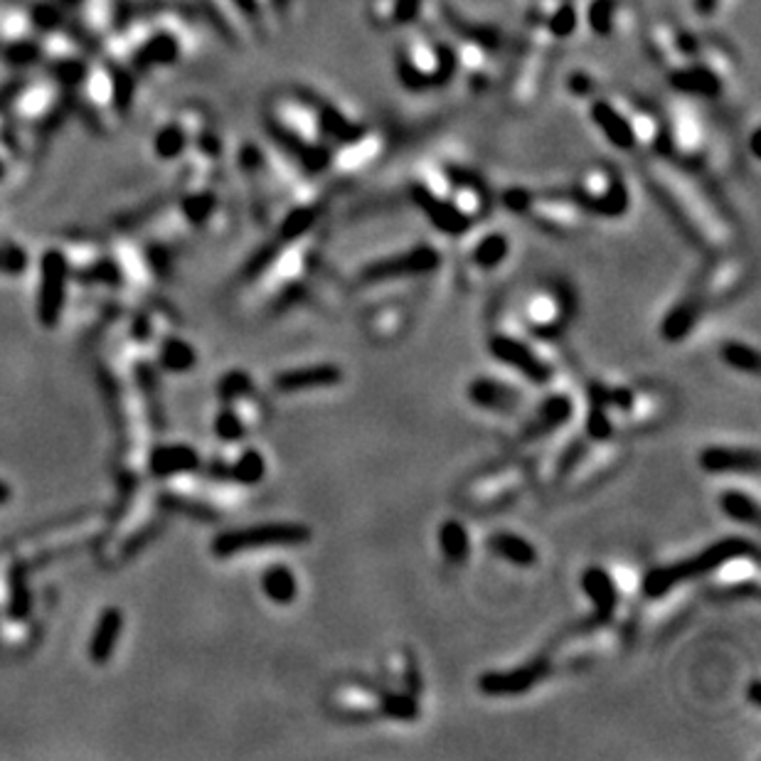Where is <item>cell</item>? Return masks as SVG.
<instances>
[{
  "label": "cell",
  "instance_id": "obj_1",
  "mask_svg": "<svg viewBox=\"0 0 761 761\" xmlns=\"http://www.w3.org/2000/svg\"><path fill=\"white\" fill-rule=\"evenodd\" d=\"M197 49L193 18L180 8H148L126 18L114 35H109L99 53L124 65L136 79L173 69Z\"/></svg>",
  "mask_w": 761,
  "mask_h": 761
},
{
  "label": "cell",
  "instance_id": "obj_2",
  "mask_svg": "<svg viewBox=\"0 0 761 761\" xmlns=\"http://www.w3.org/2000/svg\"><path fill=\"white\" fill-rule=\"evenodd\" d=\"M262 122L269 144L284 151L304 173L320 178L328 173L330 144L316 89L282 87L266 96Z\"/></svg>",
  "mask_w": 761,
  "mask_h": 761
},
{
  "label": "cell",
  "instance_id": "obj_3",
  "mask_svg": "<svg viewBox=\"0 0 761 761\" xmlns=\"http://www.w3.org/2000/svg\"><path fill=\"white\" fill-rule=\"evenodd\" d=\"M644 170L650 190L678 219L688 237L709 249L729 247L735 237L732 227L693 170L678 166L675 160L660 154L648 156Z\"/></svg>",
  "mask_w": 761,
  "mask_h": 761
},
{
  "label": "cell",
  "instance_id": "obj_4",
  "mask_svg": "<svg viewBox=\"0 0 761 761\" xmlns=\"http://www.w3.org/2000/svg\"><path fill=\"white\" fill-rule=\"evenodd\" d=\"M587 122L621 154L656 156L663 151V112L626 92H599L584 102Z\"/></svg>",
  "mask_w": 761,
  "mask_h": 761
},
{
  "label": "cell",
  "instance_id": "obj_5",
  "mask_svg": "<svg viewBox=\"0 0 761 761\" xmlns=\"http://www.w3.org/2000/svg\"><path fill=\"white\" fill-rule=\"evenodd\" d=\"M393 67L397 84L409 94L439 92L454 82V53L446 35L409 25L399 30Z\"/></svg>",
  "mask_w": 761,
  "mask_h": 761
},
{
  "label": "cell",
  "instance_id": "obj_6",
  "mask_svg": "<svg viewBox=\"0 0 761 761\" xmlns=\"http://www.w3.org/2000/svg\"><path fill=\"white\" fill-rule=\"evenodd\" d=\"M717 128L705 114L703 102L675 94L663 112V151L670 160L693 173L713 168L719 158Z\"/></svg>",
  "mask_w": 761,
  "mask_h": 761
},
{
  "label": "cell",
  "instance_id": "obj_7",
  "mask_svg": "<svg viewBox=\"0 0 761 761\" xmlns=\"http://www.w3.org/2000/svg\"><path fill=\"white\" fill-rule=\"evenodd\" d=\"M739 57L725 39L703 35L697 55L666 75L668 87L675 94L695 99V102H717L727 89L737 82Z\"/></svg>",
  "mask_w": 761,
  "mask_h": 761
},
{
  "label": "cell",
  "instance_id": "obj_8",
  "mask_svg": "<svg viewBox=\"0 0 761 761\" xmlns=\"http://www.w3.org/2000/svg\"><path fill=\"white\" fill-rule=\"evenodd\" d=\"M503 203L510 213L527 219L539 232L555 237H575L587 225V213L575 203L567 190H530L508 188Z\"/></svg>",
  "mask_w": 761,
  "mask_h": 761
},
{
  "label": "cell",
  "instance_id": "obj_9",
  "mask_svg": "<svg viewBox=\"0 0 761 761\" xmlns=\"http://www.w3.org/2000/svg\"><path fill=\"white\" fill-rule=\"evenodd\" d=\"M752 549L757 547L754 543H749V539H739V537L719 539V543H713L707 549H703V553H697L693 557L678 559V563L666 565V567L648 569V572L640 577L638 589L648 599H660L668 592H678L680 587H685L697 577H709L719 565L725 563V559L735 557L739 553H752Z\"/></svg>",
  "mask_w": 761,
  "mask_h": 761
},
{
  "label": "cell",
  "instance_id": "obj_10",
  "mask_svg": "<svg viewBox=\"0 0 761 761\" xmlns=\"http://www.w3.org/2000/svg\"><path fill=\"white\" fill-rule=\"evenodd\" d=\"M567 193L575 197V203L584 209L587 217L621 219L631 209L626 178L604 160H597V163L579 170Z\"/></svg>",
  "mask_w": 761,
  "mask_h": 761
},
{
  "label": "cell",
  "instance_id": "obj_11",
  "mask_svg": "<svg viewBox=\"0 0 761 761\" xmlns=\"http://www.w3.org/2000/svg\"><path fill=\"white\" fill-rule=\"evenodd\" d=\"M555 55V47H547L543 43H535V39L520 35V43L503 84L506 104L513 109V112H530V109L539 102V96L545 92L549 69H553Z\"/></svg>",
  "mask_w": 761,
  "mask_h": 761
},
{
  "label": "cell",
  "instance_id": "obj_12",
  "mask_svg": "<svg viewBox=\"0 0 761 761\" xmlns=\"http://www.w3.org/2000/svg\"><path fill=\"white\" fill-rule=\"evenodd\" d=\"M640 39H644V49L650 63H654L660 72L668 75L678 69L680 65L690 63L697 55L703 35H697L695 30L675 23L668 18H654V20H640Z\"/></svg>",
  "mask_w": 761,
  "mask_h": 761
},
{
  "label": "cell",
  "instance_id": "obj_13",
  "mask_svg": "<svg viewBox=\"0 0 761 761\" xmlns=\"http://www.w3.org/2000/svg\"><path fill=\"white\" fill-rule=\"evenodd\" d=\"M310 539V527L302 523H262L254 527L227 530L213 539V553L217 557H235L242 553L276 547H302Z\"/></svg>",
  "mask_w": 761,
  "mask_h": 761
},
{
  "label": "cell",
  "instance_id": "obj_14",
  "mask_svg": "<svg viewBox=\"0 0 761 761\" xmlns=\"http://www.w3.org/2000/svg\"><path fill=\"white\" fill-rule=\"evenodd\" d=\"M39 33L30 8L18 0H0V55L15 69L39 65Z\"/></svg>",
  "mask_w": 761,
  "mask_h": 761
},
{
  "label": "cell",
  "instance_id": "obj_15",
  "mask_svg": "<svg viewBox=\"0 0 761 761\" xmlns=\"http://www.w3.org/2000/svg\"><path fill=\"white\" fill-rule=\"evenodd\" d=\"M579 33L577 0H530L520 35L559 49Z\"/></svg>",
  "mask_w": 761,
  "mask_h": 761
},
{
  "label": "cell",
  "instance_id": "obj_16",
  "mask_svg": "<svg viewBox=\"0 0 761 761\" xmlns=\"http://www.w3.org/2000/svg\"><path fill=\"white\" fill-rule=\"evenodd\" d=\"M209 132H215V126L207 109L200 104H185L166 124H160L154 136V151L163 160L185 158L190 148Z\"/></svg>",
  "mask_w": 761,
  "mask_h": 761
},
{
  "label": "cell",
  "instance_id": "obj_17",
  "mask_svg": "<svg viewBox=\"0 0 761 761\" xmlns=\"http://www.w3.org/2000/svg\"><path fill=\"white\" fill-rule=\"evenodd\" d=\"M579 8V27L604 43L624 39L638 33L640 13L636 0H582Z\"/></svg>",
  "mask_w": 761,
  "mask_h": 761
},
{
  "label": "cell",
  "instance_id": "obj_18",
  "mask_svg": "<svg viewBox=\"0 0 761 761\" xmlns=\"http://www.w3.org/2000/svg\"><path fill=\"white\" fill-rule=\"evenodd\" d=\"M575 310L572 296L565 286L547 284L535 288L523 304L525 326L539 338H555L563 333Z\"/></svg>",
  "mask_w": 761,
  "mask_h": 761
},
{
  "label": "cell",
  "instance_id": "obj_19",
  "mask_svg": "<svg viewBox=\"0 0 761 761\" xmlns=\"http://www.w3.org/2000/svg\"><path fill=\"white\" fill-rule=\"evenodd\" d=\"M387 148H389V134L385 132V128L367 124L363 132L333 148L328 173H333L338 178L363 175L365 170L373 168L377 160L387 154Z\"/></svg>",
  "mask_w": 761,
  "mask_h": 761
},
{
  "label": "cell",
  "instance_id": "obj_20",
  "mask_svg": "<svg viewBox=\"0 0 761 761\" xmlns=\"http://www.w3.org/2000/svg\"><path fill=\"white\" fill-rule=\"evenodd\" d=\"M442 264V254L436 252L432 245H414L405 249V252L389 254L377 259V262L367 264L360 272V282L363 284H385V282H399V279H414L432 274Z\"/></svg>",
  "mask_w": 761,
  "mask_h": 761
},
{
  "label": "cell",
  "instance_id": "obj_21",
  "mask_svg": "<svg viewBox=\"0 0 761 761\" xmlns=\"http://www.w3.org/2000/svg\"><path fill=\"white\" fill-rule=\"evenodd\" d=\"M488 350L498 363L515 370V373L530 379L533 385H545L553 379V363H549L537 348L530 345L527 340L508 333V330H496V333H490Z\"/></svg>",
  "mask_w": 761,
  "mask_h": 761
},
{
  "label": "cell",
  "instance_id": "obj_22",
  "mask_svg": "<svg viewBox=\"0 0 761 761\" xmlns=\"http://www.w3.org/2000/svg\"><path fill=\"white\" fill-rule=\"evenodd\" d=\"M525 488V474L520 468H498V470H484L478 474L470 484L464 488V498L470 508L476 510H500L508 508V503L523 493Z\"/></svg>",
  "mask_w": 761,
  "mask_h": 761
},
{
  "label": "cell",
  "instance_id": "obj_23",
  "mask_svg": "<svg viewBox=\"0 0 761 761\" xmlns=\"http://www.w3.org/2000/svg\"><path fill=\"white\" fill-rule=\"evenodd\" d=\"M39 294H37V316L43 326L55 328L65 308L69 262L59 249H49L39 264Z\"/></svg>",
  "mask_w": 761,
  "mask_h": 761
},
{
  "label": "cell",
  "instance_id": "obj_24",
  "mask_svg": "<svg viewBox=\"0 0 761 761\" xmlns=\"http://www.w3.org/2000/svg\"><path fill=\"white\" fill-rule=\"evenodd\" d=\"M553 668H555L553 658L539 656L535 660H530V663L513 670H490V673L478 678V688L480 693H486L490 697L523 695L527 693V690H533L539 680L553 673Z\"/></svg>",
  "mask_w": 761,
  "mask_h": 761
},
{
  "label": "cell",
  "instance_id": "obj_25",
  "mask_svg": "<svg viewBox=\"0 0 761 761\" xmlns=\"http://www.w3.org/2000/svg\"><path fill=\"white\" fill-rule=\"evenodd\" d=\"M468 402L480 412L496 417H513L523 405V393L506 379L480 375L468 385Z\"/></svg>",
  "mask_w": 761,
  "mask_h": 761
},
{
  "label": "cell",
  "instance_id": "obj_26",
  "mask_svg": "<svg viewBox=\"0 0 761 761\" xmlns=\"http://www.w3.org/2000/svg\"><path fill=\"white\" fill-rule=\"evenodd\" d=\"M328 707L336 717L348 719V723H365V719L379 717V693L373 685L350 680L330 690Z\"/></svg>",
  "mask_w": 761,
  "mask_h": 761
},
{
  "label": "cell",
  "instance_id": "obj_27",
  "mask_svg": "<svg viewBox=\"0 0 761 761\" xmlns=\"http://www.w3.org/2000/svg\"><path fill=\"white\" fill-rule=\"evenodd\" d=\"M713 589L723 597H745L757 594L759 587V557L757 549L752 553H739L725 559L713 575Z\"/></svg>",
  "mask_w": 761,
  "mask_h": 761
},
{
  "label": "cell",
  "instance_id": "obj_28",
  "mask_svg": "<svg viewBox=\"0 0 761 761\" xmlns=\"http://www.w3.org/2000/svg\"><path fill=\"white\" fill-rule=\"evenodd\" d=\"M579 584H582V592L587 594V599L594 606L597 624L611 626V621L618 616L621 606H624V602H626V597L618 589L614 575L602 567H589V569H584Z\"/></svg>",
  "mask_w": 761,
  "mask_h": 761
},
{
  "label": "cell",
  "instance_id": "obj_29",
  "mask_svg": "<svg viewBox=\"0 0 761 761\" xmlns=\"http://www.w3.org/2000/svg\"><path fill=\"white\" fill-rule=\"evenodd\" d=\"M618 461H621V452L616 444H611V439H606V442H594L592 448L584 446L582 452L577 454L572 466L565 470L563 480H569V484L584 488L589 484H597V480L606 478L611 470L618 466Z\"/></svg>",
  "mask_w": 761,
  "mask_h": 761
},
{
  "label": "cell",
  "instance_id": "obj_30",
  "mask_svg": "<svg viewBox=\"0 0 761 761\" xmlns=\"http://www.w3.org/2000/svg\"><path fill=\"white\" fill-rule=\"evenodd\" d=\"M510 249H513V242H510V235L506 232V229L488 227L468 242L466 266L480 274L496 272L498 266H503L508 262Z\"/></svg>",
  "mask_w": 761,
  "mask_h": 761
},
{
  "label": "cell",
  "instance_id": "obj_31",
  "mask_svg": "<svg viewBox=\"0 0 761 761\" xmlns=\"http://www.w3.org/2000/svg\"><path fill=\"white\" fill-rule=\"evenodd\" d=\"M427 3L429 0H367L365 15L383 33H399L422 18Z\"/></svg>",
  "mask_w": 761,
  "mask_h": 761
},
{
  "label": "cell",
  "instance_id": "obj_32",
  "mask_svg": "<svg viewBox=\"0 0 761 761\" xmlns=\"http://www.w3.org/2000/svg\"><path fill=\"white\" fill-rule=\"evenodd\" d=\"M575 417V399L567 393H553L547 395L543 402L537 405L535 414L530 417V422L523 429L525 442H535V439H543L555 434L557 429H563L569 419Z\"/></svg>",
  "mask_w": 761,
  "mask_h": 761
},
{
  "label": "cell",
  "instance_id": "obj_33",
  "mask_svg": "<svg viewBox=\"0 0 761 761\" xmlns=\"http://www.w3.org/2000/svg\"><path fill=\"white\" fill-rule=\"evenodd\" d=\"M700 468L715 476H757L759 454L757 448H729L709 446L700 452Z\"/></svg>",
  "mask_w": 761,
  "mask_h": 761
},
{
  "label": "cell",
  "instance_id": "obj_34",
  "mask_svg": "<svg viewBox=\"0 0 761 761\" xmlns=\"http://www.w3.org/2000/svg\"><path fill=\"white\" fill-rule=\"evenodd\" d=\"M343 379H345L343 370L333 363H323V365L286 370V373L276 375L274 385L279 393L296 395V393H310V389H330L343 383Z\"/></svg>",
  "mask_w": 761,
  "mask_h": 761
},
{
  "label": "cell",
  "instance_id": "obj_35",
  "mask_svg": "<svg viewBox=\"0 0 761 761\" xmlns=\"http://www.w3.org/2000/svg\"><path fill=\"white\" fill-rule=\"evenodd\" d=\"M122 631H124V614L118 609L112 606L99 616L94 634L92 638H89V658H92L96 666H104L106 660L116 654Z\"/></svg>",
  "mask_w": 761,
  "mask_h": 761
},
{
  "label": "cell",
  "instance_id": "obj_36",
  "mask_svg": "<svg viewBox=\"0 0 761 761\" xmlns=\"http://www.w3.org/2000/svg\"><path fill=\"white\" fill-rule=\"evenodd\" d=\"M197 468H200V454L193 446H185V444L158 446L151 454V474L156 478L193 474V470Z\"/></svg>",
  "mask_w": 761,
  "mask_h": 761
},
{
  "label": "cell",
  "instance_id": "obj_37",
  "mask_svg": "<svg viewBox=\"0 0 761 761\" xmlns=\"http://www.w3.org/2000/svg\"><path fill=\"white\" fill-rule=\"evenodd\" d=\"M486 545L498 559H506V563L515 565V567L527 569L537 563L535 545L530 543V539H525L523 535L508 533V530H500V533L490 535Z\"/></svg>",
  "mask_w": 761,
  "mask_h": 761
},
{
  "label": "cell",
  "instance_id": "obj_38",
  "mask_svg": "<svg viewBox=\"0 0 761 761\" xmlns=\"http://www.w3.org/2000/svg\"><path fill=\"white\" fill-rule=\"evenodd\" d=\"M383 673L387 675L389 685L397 690H407L412 695H422V675H419V666L414 656L409 650H393L387 656Z\"/></svg>",
  "mask_w": 761,
  "mask_h": 761
},
{
  "label": "cell",
  "instance_id": "obj_39",
  "mask_svg": "<svg viewBox=\"0 0 761 761\" xmlns=\"http://www.w3.org/2000/svg\"><path fill=\"white\" fill-rule=\"evenodd\" d=\"M262 592L269 602H274L279 606L294 604L296 597H298V579L294 575V569L284 567V565L264 569Z\"/></svg>",
  "mask_w": 761,
  "mask_h": 761
},
{
  "label": "cell",
  "instance_id": "obj_40",
  "mask_svg": "<svg viewBox=\"0 0 761 761\" xmlns=\"http://www.w3.org/2000/svg\"><path fill=\"white\" fill-rule=\"evenodd\" d=\"M436 543L446 563H452L456 567L464 565L470 557V535L466 525L458 523V520H444L436 533Z\"/></svg>",
  "mask_w": 761,
  "mask_h": 761
},
{
  "label": "cell",
  "instance_id": "obj_41",
  "mask_svg": "<svg viewBox=\"0 0 761 761\" xmlns=\"http://www.w3.org/2000/svg\"><path fill=\"white\" fill-rule=\"evenodd\" d=\"M745 272L747 266L745 262H739L737 257L719 259V262L713 266V272H709L705 279L703 296H723L727 292H735V288L742 284Z\"/></svg>",
  "mask_w": 761,
  "mask_h": 761
},
{
  "label": "cell",
  "instance_id": "obj_42",
  "mask_svg": "<svg viewBox=\"0 0 761 761\" xmlns=\"http://www.w3.org/2000/svg\"><path fill=\"white\" fill-rule=\"evenodd\" d=\"M700 310H703V298L700 296L685 298L683 304H678L673 310H670L668 318L663 320V328H660V333H663L668 340L685 338L690 330H693Z\"/></svg>",
  "mask_w": 761,
  "mask_h": 761
},
{
  "label": "cell",
  "instance_id": "obj_43",
  "mask_svg": "<svg viewBox=\"0 0 761 761\" xmlns=\"http://www.w3.org/2000/svg\"><path fill=\"white\" fill-rule=\"evenodd\" d=\"M719 510H723L729 520H737V523L742 525H752V527L759 525L757 500L749 493H745V490H737V488L723 490V493H719Z\"/></svg>",
  "mask_w": 761,
  "mask_h": 761
},
{
  "label": "cell",
  "instance_id": "obj_44",
  "mask_svg": "<svg viewBox=\"0 0 761 761\" xmlns=\"http://www.w3.org/2000/svg\"><path fill=\"white\" fill-rule=\"evenodd\" d=\"M379 715L397 723H414L419 717V697L397 688L379 693Z\"/></svg>",
  "mask_w": 761,
  "mask_h": 761
},
{
  "label": "cell",
  "instance_id": "obj_45",
  "mask_svg": "<svg viewBox=\"0 0 761 761\" xmlns=\"http://www.w3.org/2000/svg\"><path fill=\"white\" fill-rule=\"evenodd\" d=\"M266 476V458L257 448H247L239 454L232 464H227V478L237 480L242 486H257L262 484Z\"/></svg>",
  "mask_w": 761,
  "mask_h": 761
},
{
  "label": "cell",
  "instance_id": "obj_46",
  "mask_svg": "<svg viewBox=\"0 0 761 761\" xmlns=\"http://www.w3.org/2000/svg\"><path fill=\"white\" fill-rule=\"evenodd\" d=\"M719 357L725 363L737 370V373L747 375H759V353L747 343H739V340H727V343L719 345Z\"/></svg>",
  "mask_w": 761,
  "mask_h": 761
},
{
  "label": "cell",
  "instance_id": "obj_47",
  "mask_svg": "<svg viewBox=\"0 0 761 761\" xmlns=\"http://www.w3.org/2000/svg\"><path fill=\"white\" fill-rule=\"evenodd\" d=\"M160 365L168 373H188L195 365V350L190 343L180 338H168L163 348H160Z\"/></svg>",
  "mask_w": 761,
  "mask_h": 761
},
{
  "label": "cell",
  "instance_id": "obj_48",
  "mask_svg": "<svg viewBox=\"0 0 761 761\" xmlns=\"http://www.w3.org/2000/svg\"><path fill=\"white\" fill-rule=\"evenodd\" d=\"M217 393L225 405H235V402H242V399H249L254 395V383L247 373L232 370V373H227L223 379H219Z\"/></svg>",
  "mask_w": 761,
  "mask_h": 761
},
{
  "label": "cell",
  "instance_id": "obj_49",
  "mask_svg": "<svg viewBox=\"0 0 761 761\" xmlns=\"http://www.w3.org/2000/svg\"><path fill=\"white\" fill-rule=\"evenodd\" d=\"M565 89H567L569 99L584 104L587 99H592L599 89H602V84H599V79L589 72V69H572V72H569L565 79Z\"/></svg>",
  "mask_w": 761,
  "mask_h": 761
},
{
  "label": "cell",
  "instance_id": "obj_50",
  "mask_svg": "<svg viewBox=\"0 0 761 761\" xmlns=\"http://www.w3.org/2000/svg\"><path fill=\"white\" fill-rule=\"evenodd\" d=\"M215 434L223 442H239L247 434V422L232 405H225L223 412L215 417Z\"/></svg>",
  "mask_w": 761,
  "mask_h": 761
},
{
  "label": "cell",
  "instance_id": "obj_51",
  "mask_svg": "<svg viewBox=\"0 0 761 761\" xmlns=\"http://www.w3.org/2000/svg\"><path fill=\"white\" fill-rule=\"evenodd\" d=\"M30 611V592L25 584V575L23 569H13L10 572V606L8 614L13 618H23Z\"/></svg>",
  "mask_w": 761,
  "mask_h": 761
},
{
  "label": "cell",
  "instance_id": "obj_52",
  "mask_svg": "<svg viewBox=\"0 0 761 761\" xmlns=\"http://www.w3.org/2000/svg\"><path fill=\"white\" fill-rule=\"evenodd\" d=\"M27 266V254L18 245H0V274L15 276Z\"/></svg>",
  "mask_w": 761,
  "mask_h": 761
},
{
  "label": "cell",
  "instance_id": "obj_53",
  "mask_svg": "<svg viewBox=\"0 0 761 761\" xmlns=\"http://www.w3.org/2000/svg\"><path fill=\"white\" fill-rule=\"evenodd\" d=\"M402 323H405L402 310L395 306H387L373 318V330L375 333H383L389 338V330H402Z\"/></svg>",
  "mask_w": 761,
  "mask_h": 761
},
{
  "label": "cell",
  "instance_id": "obj_54",
  "mask_svg": "<svg viewBox=\"0 0 761 761\" xmlns=\"http://www.w3.org/2000/svg\"><path fill=\"white\" fill-rule=\"evenodd\" d=\"M84 279H92V282H104V284H118V266L114 262H96L94 266H89L84 272Z\"/></svg>",
  "mask_w": 761,
  "mask_h": 761
},
{
  "label": "cell",
  "instance_id": "obj_55",
  "mask_svg": "<svg viewBox=\"0 0 761 761\" xmlns=\"http://www.w3.org/2000/svg\"><path fill=\"white\" fill-rule=\"evenodd\" d=\"M690 5H693V13L697 18L707 20V18L719 15V10H723L725 0H690Z\"/></svg>",
  "mask_w": 761,
  "mask_h": 761
},
{
  "label": "cell",
  "instance_id": "obj_56",
  "mask_svg": "<svg viewBox=\"0 0 761 761\" xmlns=\"http://www.w3.org/2000/svg\"><path fill=\"white\" fill-rule=\"evenodd\" d=\"M759 134H761V126H759V118H752V124L747 126V154L749 158H752V163L757 166L759 163Z\"/></svg>",
  "mask_w": 761,
  "mask_h": 761
},
{
  "label": "cell",
  "instance_id": "obj_57",
  "mask_svg": "<svg viewBox=\"0 0 761 761\" xmlns=\"http://www.w3.org/2000/svg\"><path fill=\"white\" fill-rule=\"evenodd\" d=\"M749 697H752V705L759 707V683L752 680V688H749Z\"/></svg>",
  "mask_w": 761,
  "mask_h": 761
},
{
  "label": "cell",
  "instance_id": "obj_58",
  "mask_svg": "<svg viewBox=\"0 0 761 761\" xmlns=\"http://www.w3.org/2000/svg\"><path fill=\"white\" fill-rule=\"evenodd\" d=\"M5 500H10V488H8V484L0 480V503H5Z\"/></svg>",
  "mask_w": 761,
  "mask_h": 761
}]
</instances>
